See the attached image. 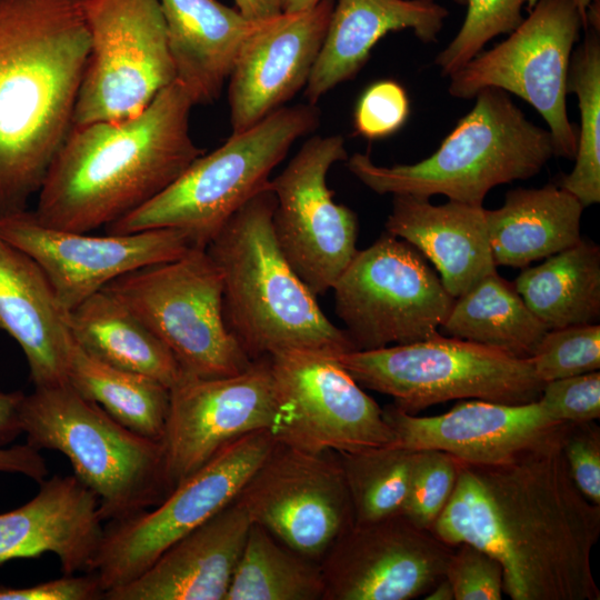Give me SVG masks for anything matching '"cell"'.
Returning <instances> with one entry per match:
<instances>
[{
	"label": "cell",
	"instance_id": "6da1fadb",
	"mask_svg": "<svg viewBox=\"0 0 600 600\" xmlns=\"http://www.w3.org/2000/svg\"><path fill=\"white\" fill-rule=\"evenodd\" d=\"M564 424L506 462L462 463L430 529L451 547L471 543L498 559L512 600L600 599L591 568L600 506L570 477L561 449Z\"/></svg>",
	"mask_w": 600,
	"mask_h": 600
},
{
	"label": "cell",
	"instance_id": "7a4b0ae2",
	"mask_svg": "<svg viewBox=\"0 0 600 600\" xmlns=\"http://www.w3.org/2000/svg\"><path fill=\"white\" fill-rule=\"evenodd\" d=\"M84 0H0V217L27 210L70 133L90 51Z\"/></svg>",
	"mask_w": 600,
	"mask_h": 600
},
{
	"label": "cell",
	"instance_id": "3957f363",
	"mask_svg": "<svg viewBox=\"0 0 600 600\" xmlns=\"http://www.w3.org/2000/svg\"><path fill=\"white\" fill-rule=\"evenodd\" d=\"M193 106L174 80L132 118L72 127L38 192L37 220L89 232L151 200L203 154L189 132Z\"/></svg>",
	"mask_w": 600,
	"mask_h": 600
},
{
	"label": "cell",
	"instance_id": "277c9868",
	"mask_svg": "<svg viewBox=\"0 0 600 600\" xmlns=\"http://www.w3.org/2000/svg\"><path fill=\"white\" fill-rule=\"evenodd\" d=\"M269 184L243 204L206 247L222 274L227 327L251 360L284 350L339 356L354 351L321 310L276 239Z\"/></svg>",
	"mask_w": 600,
	"mask_h": 600
},
{
	"label": "cell",
	"instance_id": "5b68a950",
	"mask_svg": "<svg viewBox=\"0 0 600 600\" xmlns=\"http://www.w3.org/2000/svg\"><path fill=\"white\" fill-rule=\"evenodd\" d=\"M439 148L412 164H376L368 154L348 159L349 171L378 194H412L482 206L494 187L538 174L556 157L549 130L532 123L508 92L486 88Z\"/></svg>",
	"mask_w": 600,
	"mask_h": 600
},
{
	"label": "cell",
	"instance_id": "8992f818",
	"mask_svg": "<svg viewBox=\"0 0 600 600\" xmlns=\"http://www.w3.org/2000/svg\"><path fill=\"white\" fill-rule=\"evenodd\" d=\"M20 422L28 444L68 458L97 496L103 522L151 509L170 493L161 441L126 428L69 382L26 393Z\"/></svg>",
	"mask_w": 600,
	"mask_h": 600
},
{
	"label": "cell",
	"instance_id": "52a82bcc",
	"mask_svg": "<svg viewBox=\"0 0 600 600\" xmlns=\"http://www.w3.org/2000/svg\"><path fill=\"white\" fill-rule=\"evenodd\" d=\"M320 122L316 104L282 107L198 157L170 186L107 226L108 234L174 228L206 248L224 223L268 187L271 171L291 146Z\"/></svg>",
	"mask_w": 600,
	"mask_h": 600
},
{
	"label": "cell",
	"instance_id": "ba28073f",
	"mask_svg": "<svg viewBox=\"0 0 600 600\" xmlns=\"http://www.w3.org/2000/svg\"><path fill=\"white\" fill-rule=\"evenodd\" d=\"M102 290L153 332L184 376L229 377L253 362L227 327L222 274L206 248L130 271Z\"/></svg>",
	"mask_w": 600,
	"mask_h": 600
},
{
	"label": "cell",
	"instance_id": "9c48e42d",
	"mask_svg": "<svg viewBox=\"0 0 600 600\" xmlns=\"http://www.w3.org/2000/svg\"><path fill=\"white\" fill-rule=\"evenodd\" d=\"M336 358L361 387L392 397L411 414L450 400L528 403L544 384L529 359L441 333Z\"/></svg>",
	"mask_w": 600,
	"mask_h": 600
},
{
	"label": "cell",
	"instance_id": "30bf717a",
	"mask_svg": "<svg viewBox=\"0 0 600 600\" xmlns=\"http://www.w3.org/2000/svg\"><path fill=\"white\" fill-rule=\"evenodd\" d=\"M331 290L356 350L439 334L456 299L417 249L387 231L357 251Z\"/></svg>",
	"mask_w": 600,
	"mask_h": 600
},
{
	"label": "cell",
	"instance_id": "8fae6325",
	"mask_svg": "<svg viewBox=\"0 0 600 600\" xmlns=\"http://www.w3.org/2000/svg\"><path fill=\"white\" fill-rule=\"evenodd\" d=\"M90 51L73 127L142 112L176 80L159 0H84Z\"/></svg>",
	"mask_w": 600,
	"mask_h": 600
},
{
	"label": "cell",
	"instance_id": "7c38bea8",
	"mask_svg": "<svg viewBox=\"0 0 600 600\" xmlns=\"http://www.w3.org/2000/svg\"><path fill=\"white\" fill-rule=\"evenodd\" d=\"M528 11L507 40L450 76L449 93L470 99L497 88L520 97L547 122L556 157L574 159L578 132L567 113V81L582 19L570 0H537Z\"/></svg>",
	"mask_w": 600,
	"mask_h": 600
},
{
	"label": "cell",
	"instance_id": "4fadbf2b",
	"mask_svg": "<svg viewBox=\"0 0 600 600\" xmlns=\"http://www.w3.org/2000/svg\"><path fill=\"white\" fill-rule=\"evenodd\" d=\"M274 441L269 430L246 434L223 447L158 506L108 521L91 570L104 593L136 579L174 541L232 502Z\"/></svg>",
	"mask_w": 600,
	"mask_h": 600
},
{
	"label": "cell",
	"instance_id": "5bb4252c",
	"mask_svg": "<svg viewBox=\"0 0 600 600\" xmlns=\"http://www.w3.org/2000/svg\"><path fill=\"white\" fill-rule=\"evenodd\" d=\"M268 358L276 398L270 432L278 442L314 453L393 443L382 408L336 356L284 350Z\"/></svg>",
	"mask_w": 600,
	"mask_h": 600
},
{
	"label": "cell",
	"instance_id": "9a60e30c",
	"mask_svg": "<svg viewBox=\"0 0 600 600\" xmlns=\"http://www.w3.org/2000/svg\"><path fill=\"white\" fill-rule=\"evenodd\" d=\"M348 159L341 136L308 139L283 171L270 179L272 223L291 268L314 296L324 294L357 253L358 218L333 200L327 176Z\"/></svg>",
	"mask_w": 600,
	"mask_h": 600
},
{
	"label": "cell",
	"instance_id": "2e32d148",
	"mask_svg": "<svg viewBox=\"0 0 600 600\" xmlns=\"http://www.w3.org/2000/svg\"><path fill=\"white\" fill-rule=\"evenodd\" d=\"M236 501L251 522L318 562L354 523L337 452H308L277 440Z\"/></svg>",
	"mask_w": 600,
	"mask_h": 600
},
{
	"label": "cell",
	"instance_id": "e0dca14e",
	"mask_svg": "<svg viewBox=\"0 0 600 600\" xmlns=\"http://www.w3.org/2000/svg\"><path fill=\"white\" fill-rule=\"evenodd\" d=\"M0 237L39 264L66 312L112 280L149 264L177 259L196 247L186 232L174 228L89 236L47 227L28 209L0 217Z\"/></svg>",
	"mask_w": 600,
	"mask_h": 600
},
{
	"label": "cell",
	"instance_id": "ac0fdd59",
	"mask_svg": "<svg viewBox=\"0 0 600 600\" xmlns=\"http://www.w3.org/2000/svg\"><path fill=\"white\" fill-rule=\"evenodd\" d=\"M276 398L269 358L221 378L184 376L170 388L161 444L170 492L223 447L274 422Z\"/></svg>",
	"mask_w": 600,
	"mask_h": 600
},
{
	"label": "cell",
	"instance_id": "d6986e66",
	"mask_svg": "<svg viewBox=\"0 0 600 600\" xmlns=\"http://www.w3.org/2000/svg\"><path fill=\"white\" fill-rule=\"evenodd\" d=\"M454 547L402 513L353 523L320 561L323 600H410L446 576Z\"/></svg>",
	"mask_w": 600,
	"mask_h": 600
},
{
	"label": "cell",
	"instance_id": "ffe728a7",
	"mask_svg": "<svg viewBox=\"0 0 600 600\" xmlns=\"http://www.w3.org/2000/svg\"><path fill=\"white\" fill-rule=\"evenodd\" d=\"M334 0L281 12L248 38L228 79L232 132L244 131L304 88L324 41Z\"/></svg>",
	"mask_w": 600,
	"mask_h": 600
},
{
	"label": "cell",
	"instance_id": "44dd1931",
	"mask_svg": "<svg viewBox=\"0 0 600 600\" xmlns=\"http://www.w3.org/2000/svg\"><path fill=\"white\" fill-rule=\"evenodd\" d=\"M382 411L394 436L392 444L440 450L477 466L506 462L564 424L550 417L539 400L521 404L460 401L450 411L431 417H417L394 404Z\"/></svg>",
	"mask_w": 600,
	"mask_h": 600
},
{
	"label": "cell",
	"instance_id": "7402d4cb",
	"mask_svg": "<svg viewBox=\"0 0 600 600\" xmlns=\"http://www.w3.org/2000/svg\"><path fill=\"white\" fill-rule=\"evenodd\" d=\"M251 520L236 499L106 600H226Z\"/></svg>",
	"mask_w": 600,
	"mask_h": 600
},
{
	"label": "cell",
	"instance_id": "603a6c76",
	"mask_svg": "<svg viewBox=\"0 0 600 600\" xmlns=\"http://www.w3.org/2000/svg\"><path fill=\"white\" fill-rule=\"evenodd\" d=\"M39 484L27 503L0 513V564L50 552L63 574L91 572L104 527L97 496L74 474Z\"/></svg>",
	"mask_w": 600,
	"mask_h": 600
},
{
	"label": "cell",
	"instance_id": "cb8c5ba5",
	"mask_svg": "<svg viewBox=\"0 0 600 600\" xmlns=\"http://www.w3.org/2000/svg\"><path fill=\"white\" fill-rule=\"evenodd\" d=\"M386 231L429 259L453 298L497 271L482 206L452 200L434 206L426 197L394 194Z\"/></svg>",
	"mask_w": 600,
	"mask_h": 600
},
{
	"label": "cell",
	"instance_id": "d4e9b609",
	"mask_svg": "<svg viewBox=\"0 0 600 600\" xmlns=\"http://www.w3.org/2000/svg\"><path fill=\"white\" fill-rule=\"evenodd\" d=\"M67 314L39 264L0 237V330L21 348L34 388L68 382Z\"/></svg>",
	"mask_w": 600,
	"mask_h": 600
},
{
	"label": "cell",
	"instance_id": "484cf974",
	"mask_svg": "<svg viewBox=\"0 0 600 600\" xmlns=\"http://www.w3.org/2000/svg\"><path fill=\"white\" fill-rule=\"evenodd\" d=\"M448 14L434 0H338L304 87L308 103L316 104L336 86L352 79L389 32L412 29L420 41L436 42Z\"/></svg>",
	"mask_w": 600,
	"mask_h": 600
},
{
	"label": "cell",
	"instance_id": "4316f807",
	"mask_svg": "<svg viewBox=\"0 0 600 600\" xmlns=\"http://www.w3.org/2000/svg\"><path fill=\"white\" fill-rule=\"evenodd\" d=\"M159 1L176 80L193 104L213 103L246 41L266 20H250L218 0Z\"/></svg>",
	"mask_w": 600,
	"mask_h": 600
},
{
	"label": "cell",
	"instance_id": "83f0119b",
	"mask_svg": "<svg viewBox=\"0 0 600 600\" xmlns=\"http://www.w3.org/2000/svg\"><path fill=\"white\" fill-rule=\"evenodd\" d=\"M583 209L574 196L558 184L510 190L500 208L486 209L496 266L526 268L572 247L581 240Z\"/></svg>",
	"mask_w": 600,
	"mask_h": 600
},
{
	"label": "cell",
	"instance_id": "f1b7e54d",
	"mask_svg": "<svg viewBox=\"0 0 600 600\" xmlns=\"http://www.w3.org/2000/svg\"><path fill=\"white\" fill-rule=\"evenodd\" d=\"M73 340L98 360L172 388L183 372L170 350L132 312L101 290L67 314Z\"/></svg>",
	"mask_w": 600,
	"mask_h": 600
},
{
	"label": "cell",
	"instance_id": "f546056e",
	"mask_svg": "<svg viewBox=\"0 0 600 600\" xmlns=\"http://www.w3.org/2000/svg\"><path fill=\"white\" fill-rule=\"evenodd\" d=\"M527 307L550 329L600 319V248L580 240L534 267L513 283Z\"/></svg>",
	"mask_w": 600,
	"mask_h": 600
},
{
	"label": "cell",
	"instance_id": "4dcf8cb0",
	"mask_svg": "<svg viewBox=\"0 0 600 600\" xmlns=\"http://www.w3.org/2000/svg\"><path fill=\"white\" fill-rule=\"evenodd\" d=\"M440 329L447 337L526 359L548 331L527 307L513 283L497 271L454 299Z\"/></svg>",
	"mask_w": 600,
	"mask_h": 600
},
{
	"label": "cell",
	"instance_id": "1f68e13d",
	"mask_svg": "<svg viewBox=\"0 0 600 600\" xmlns=\"http://www.w3.org/2000/svg\"><path fill=\"white\" fill-rule=\"evenodd\" d=\"M67 380L126 428L161 441L170 402V389L163 383L98 360L72 336L67 354Z\"/></svg>",
	"mask_w": 600,
	"mask_h": 600
},
{
	"label": "cell",
	"instance_id": "d6a6232c",
	"mask_svg": "<svg viewBox=\"0 0 600 600\" xmlns=\"http://www.w3.org/2000/svg\"><path fill=\"white\" fill-rule=\"evenodd\" d=\"M320 562L251 522L226 600H323Z\"/></svg>",
	"mask_w": 600,
	"mask_h": 600
},
{
	"label": "cell",
	"instance_id": "836d02e7",
	"mask_svg": "<svg viewBox=\"0 0 600 600\" xmlns=\"http://www.w3.org/2000/svg\"><path fill=\"white\" fill-rule=\"evenodd\" d=\"M337 454L356 523L402 513L417 450L388 444Z\"/></svg>",
	"mask_w": 600,
	"mask_h": 600
},
{
	"label": "cell",
	"instance_id": "e575fe53",
	"mask_svg": "<svg viewBox=\"0 0 600 600\" xmlns=\"http://www.w3.org/2000/svg\"><path fill=\"white\" fill-rule=\"evenodd\" d=\"M587 28L586 39L570 60L567 91L578 98L580 129L576 163L558 186L586 208L600 202V37Z\"/></svg>",
	"mask_w": 600,
	"mask_h": 600
},
{
	"label": "cell",
	"instance_id": "d590c367",
	"mask_svg": "<svg viewBox=\"0 0 600 600\" xmlns=\"http://www.w3.org/2000/svg\"><path fill=\"white\" fill-rule=\"evenodd\" d=\"M537 0H467L464 21L452 41L434 60L441 74L450 77L474 58L497 36L512 32Z\"/></svg>",
	"mask_w": 600,
	"mask_h": 600
},
{
	"label": "cell",
	"instance_id": "8d00e7d4",
	"mask_svg": "<svg viewBox=\"0 0 600 600\" xmlns=\"http://www.w3.org/2000/svg\"><path fill=\"white\" fill-rule=\"evenodd\" d=\"M543 383L600 368V326L577 324L550 329L528 358Z\"/></svg>",
	"mask_w": 600,
	"mask_h": 600
},
{
	"label": "cell",
	"instance_id": "74e56055",
	"mask_svg": "<svg viewBox=\"0 0 600 600\" xmlns=\"http://www.w3.org/2000/svg\"><path fill=\"white\" fill-rule=\"evenodd\" d=\"M462 463L444 451L417 450L402 514L430 531L454 490Z\"/></svg>",
	"mask_w": 600,
	"mask_h": 600
},
{
	"label": "cell",
	"instance_id": "f35d334b",
	"mask_svg": "<svg viewBox=\"0 0 600 600\" xmlns=\"http://www.w3.org/2000/svg\"><path fill=\"white\" fill-rule=\"evenodd\" d=\"M454 600H501L503 569L498 559L474 544L453 548L444 576Z\"/></svg>",
	"mask_w": 600,
	"mask_h": 600
},
{
	"label": "cell",
	"instance_id": "ab89813d",
	"mask_svg": "<svg viewBox=\"0 0 600 600\" xmlns=\"http://www.w3.org/2000/svg\"><path fill=\"white\" fill-rule=\"evenodd\" d=\"M409 112L403 87L393 80H381L369 86L359 98L353 114L354 129L367 139H382L397 132Z\"/></svg>",
	"mask_w": 600,
	"mask_h": 600
},
{
	"label": "cell",
	"instance_id": "60d3db41",
	"mask_svg": "<svg viewBox=\"0 0 600 600\" xmlns=\"http://www.w3.org/2000/svg\"><path fill=\"white\" fill-rule=\"evenodd\" d=\"M538 400L560 423L596 421L600 418V372L546 382Z\"/></svg>",
	"mask_w": 600,
	"mask_h": 600
},
{
	"label": "cell",
	"instance_id": "b9f144b4",
	"mask_svg": "<svg viewBox=\"0 0 600 600\" xmlns=\"http://www.w3.org/2000/svg\"><path fill=\"white\" fill-rule=\"evenodd\" d=\"M561 449L570 477L580 493L600 506V428L596 421L566 423Z\"/></svg>",
	"mask_w": 600,
	"mask_h": 600
},
{
	"label": "cell",
	"instance_id": "7bdbcfd3",
	"mask_svg": "<svg viewBox=\"0 0 600 600\" xmlns=\"http://www.w3.org/2000/svg\"><path fill=\"white\" fill-rule=\"evenodd\" d=\"M24 394L21 390H0V472L23 474L40 483L48 476L40 450L27 442L9 446L22 433L20 406Z\"/></svg>",
	"mask_w": 600,
	"mask_h": 600
},
{
	"label": "cell",
	"instance_id": "ee69618b",
	"mask_svg": "<svg viewBox=\"0 0 600 600\" xmlns=\"http://www.w3.org/2000/svg\"><path fill=\"white\" fill-rule=\"evenodd\" d=\"M104 599L96 572L64 574L62 578L28 587L0 586V600H99Z\"/></svg>",
	"mask_w": 600,
	"mask_h": 600
},
{
	"label": "cell",
	"instance_id": "f6af8a7d",
	"mask_svg": "<svg viewBox=\"0 0 600 600\" xmlns=\"http://www.w3.org/2000/svg\"><path fill=\"white\" fill-rule=\"evenodd\" d=\"M236 9L246 18L263 21L282 12L281 0H234Z\"/></svg>",
	"mask_w": 600,
	"mask_h": 600
},
{
	"label": "cell",
	"instance_id": "bcb514c9",
	"mask_svg": "<svg viewBox=\"0 0 600 600\" xmlns=\"http://www.w3.org/2000/svg\"><path fill=\"white\" fill-rule=\"evenodd\" d=\"M426 600H453V589L449 580L444 577L437 582L424 596Z\"/></svg>",
	"mask_w": 600,
	"mask_h": 600
},
{
	"label": "cell",
	"instance_id": "7dc6e473",
	"mask_svg": "<svg viewBox=\"0 0 600 600\" xmlns=\"http://www.w3.org/2000/svg\"><path fill=\"white\" fill-rule=\"evenodd\" d=\"M321 0H281L282 12L293 13L309 10Z\"/></svg>",
	"mask_w": 600,
	"mask_h": 600
},
{
	"label": "cell",
	"instance_id": "c3c4849f",
	"mask_svg": "<svg viewBox=\"0 0 600 600\" xmlns=\"http://www.w3.org/2000/svg\"><path fill=\"white\" fill-rule=\"evenodd\" d=\"M574 6L576 8L578 9L580 16H581V19H582V23H583V30L587 29V10H588V7L590 4V2L592 0H570Z\"/></svg>",
	"mask_w": 600,
	"mask_h": 600
},
{
	"label": "cell",
	"instance_id": "681fc988",
	"mask_svg": "<svg viewBox=\"0 0 600 600\" xmlns=\"http://www.w3.org/2000/svg\"><path fill=\"white\" fill-rule=\"evenodd\" d=\"M456 3L458 4H466L467 3V0H453Z\"/></svg>",
	"mask_w": 600,
	"mask_h": 600
}]
</instances>
